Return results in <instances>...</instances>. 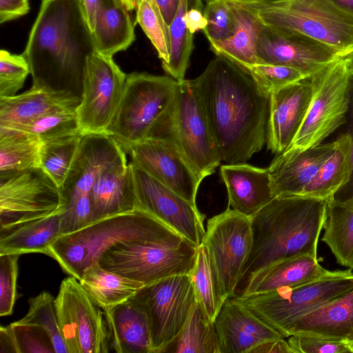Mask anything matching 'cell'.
<instances>
[{
  "mask_svg": "<svg viewBox=\"0 0 353 353\" xmlns=\"http://www.w3.org/2000/svg\"><path fill=\"white\" fill-rule=\"evenodd\" d=\"M79 282L103 310L129 300L143 286L139 282L103 268L98 262L84 270Z\"/></svg>",
  "mask_w": 353,
  "mask_h": 353,
  "instance_id": "34",
  "label": "cell"
},
{
  "mask_svg": "<svg viewBox=\"0 0 353 353\" xmlns=\"http://www.w3.org/2000/svg\"><path fill=\"white\" fill-rule=\"evenodd\" d=\"M137 208L141 210L196 247L205 232L204 216L174 190L132 165Z\"/></svg>",
  "mask_w": 353,
  "mask_h": 353,
  "instance_id": "16",
  "label": "cell"
},
{
  "mask_svg": "<svg viewBox=\"0 0 353 353\" xmlns=\"http://www.w3.org/2000/svg\"><path fill=\"white\" fill-rule=\"evenodd\" d=\"M125 156L120 144L109 134H84L65 181L59 188L64 210L90 205L91 190L100 172Z\"/></svg>",
  "mask_w": 353,
  "mask_h": 353,
  "instance_id": "18",
  "label": "cell"
},
{
  "mask_svg": "<svg viewBox=\"0 0 353 353\" xmlns=\"http://www.w3.org/2000/svg\"><path fill=\"white\" fill-rule=\"evenodd\" d=\"M201 103L221 161L245 163L266 143L270 95L250 71L215 56L190 80Z\"/></svg>",
  "mask_w": 353,
  "mask_h": 353,
  "instance_id": "1",
  "label": "cell"
},
{
  "mask_svg": "<svg viewBox=\"0 0 353 353\" xmlns=\"http://www.w3.org/2000/svg\"><path fill=\"white\" fill-rule=\"evenodd\" d=\"M332 272L323 268L317 256L310 254L293 256L273 264L254 275L242 285L237 296L295 287L328 276Z\"/></svg>",
  "mask_w": 353,
  "mask_h": 353,
  "instance_id": "27",
  "label": "cell"
},
{
  "mask_svg": "<svg viewBox=\"0 0 353 353\" xmlns=\"http://www.w3.org/2000/svg\"><path fill=\"white\" fill-rule=\"evenodd\" d=\"M18 254L0 255V316L12 313L17 299Z\"/></svg>",
  "mask_w": 353,
  "mask_h": 353,
  "instance_id": "47",
  "label": "cell"
},
{
  "mask_svg": "<svg viewBox=\"0 0 353 353\" xmlns=\"http://www.w3.org/2000/svg\"><path fill=\"white\" fill-rule=\"evenodd\" d=\"M84 20L92 32L102 0H77Z\"/></svg>",
  "mask_w": 353,
  "mask_h": 353,
  "instance_id": "51",
  "label": "cell"
},
{
  "mask_svg": "<svg viewBox=\"0 0 353 353\" xmlns=\"http://www.w3.org/2000/svg\"><path fill=\"white\" fill-rule=\"evenodd\" d=\"M204 14L208 24L203 30L209 42L224 40L234 32L236 21L228 0H205Z\"/></svg>",
  "mask_w": 353,
  "mask_h": 353,
  "instance_id": "43",
  "label": "cell"
},
{
  "mask_svg": "<svg viewBox=\"0 0 353 353\" xmlns=\"http://www.w3.org/2000/svg\"><path fill=\"white\" fill-rule=\"evenodd\" d=\"M28 303V313L19 321L41 326L48 334L55 353H68L59 327L55 298L48 292H42L30 298Z\"/></svg>",
  "mask_w": 353,
  "mask_h": 353,
  "instance_id": "41",
  "label": "cell"
},
{
  "mask_svg": "<svg viewBox=\"0 0 353 353\" xmlns=\"http://www.w3.org/2000/svg\"><path fill=\"white\" fill-rule=\"evenodd\" d=\"M323 241L341 265L353 269V195L327 201Z\"/></svg>",
  "mask_w": 353,
  "mask_h": 353,
  "instance_id": "33",
  "label": "cell"
},
{
  "mask_svg": "<svg viewBox=\"0 0 353 353\" xmlns=\"http://www.w3.org/2000/svg\"><path fill=\"white\" fill-rule=\"evenodd\" d=\"M349 70L353 76V52L345 57Z\"/></svg>",
  "mask_w": 353,
  "mask_h": 353,
  "instance_id": "58",
  "label": "cell"
},
{
  "mask_svg": "<svg viewBox=\"0 0 353 353\" xmlns=\"http://www.w3.org/2000/svg\"><path fill=\"white\" fill-rule=\"evenodd\" d=\"M62 212L0 232V255L42 253L61 235Z\"/></svg>",
  "mask_w": 353,
  "mask_h": 353,
  "instance_id": "31",
  "label": "cell"
},
{
  "mask_svg": "<svg viewBox=\"0 0 353 353\" xmlns=\"http://www.w3.org/2000/svg\"><path fill=\"white\" fill-rule=\"evenodd\" d=\"M83 136L79 132L41 143L40 168L59 188L65 181Z\"/></svg>",
  "mask_w": 353,
  "mask_h": 353,
  "instance_id": "38",
  "label": "cell"
},
{
  "mask_svg": "<svg viewBox=\"0 0 353 353\" xmlns=\"http://www.w3.org/2000/svg\"><path fill=\"white\" fill-rule=\"evenodd\" d=\"M288 342L294 353H353L352 345L340 341L292 335Z\"/></svg>",
  "mask_w": 353,
  "mask_h": 353,
  "instance_id": "48",
  "label": "cell"
},
{
  "mask_svg": "<svg viewBox=\"0 0 353 353\" xmlns=\"http://www.w3.org/2000/svg\"><path fill=\"white\" fill-rule=\"evenodd\" d=\"M10 130L30 134L39 138L41 142L81 132L77 108L54 111L25 125Z\"/></svg>",
  "mask_w": 353,
  "mask_h": 353,
  "instance_id": "40",
  "label": "cell"
},
{
  "mask_svg": "<svg viewBox=\"0 0 353 353\" xmlns=\"http://www.w3.org/2000/svg\"><path fill=\"white\" fill-rule=\"evenodd\" d=\"M235 17L234 33L228 38L209 42L210 50L245 68L258 63L256 43L261 22L248 9L228 0Z\"/></svg>",
  "mask_w": 353,
  "mask_h": 353,
  "instance_id": "32",
  "label": "cell"
},
{
  "mask_svg": "<svg viewBox=\"0 0 353 353\" xmlns=\"http://www.w3.org/2000/svg\"><path fill=\"white\" fill-rule=\"evenodd\" d=\"M147 1H148L154 7V8L160 12L155 0H147Z\"/></svg>",
  "mask_w": 353,
  "mask_h": 353,
  "instance_id": "59",
  "label": "cell"
},
{
  "mask_svg": "<svg viewBox=\"0 0 353 353\" xmlns=\"http://www.w3.org/2000/svg\"><path fill=\"white\" fill-rule=\"evenodd\" d=\"M130 163L196 206L203 179L169 138L151 137L121 146Z\"/></svg>",
  "mask_w": 353,
  "mask_h": 353,
  "instance_id": "17",
  "label": "cell"
},
{
  "mask_svg": "<svg viewBox=\"0 0 353 353\" xmlns=\"http://www.w3.org/2000/svg\"><path fill=\"white\" fill-rule=\"evenodd\" d=\"M63 210L59 188L40 168L0 176V232Z\"/></svg>",
  "mask_w": 353,
  "mask_h": 353,
  "instance_id": "14",
  "label": "cell"
},
{
  "mask_svg": "<svg viewBox=\"0 0 353 353\" xmlns=\"http://www.w3.org/2000/svg\"><path fill=\"white\" fill-rule=\"evenodd\" d=\"M214 323L221 353H251L266 341L283 337L234 296L224 301Z\"/></svg>",
  "mask_w": 353,
  "mask_h": 353,
  "instance_id": "21",
  "label": "cell"
},
{
  "mask_svg": "<svg viewBox=\"0 0 353 353\" xmlns=\"http://www.w3.org/2000/svg\"><path fill=\"white\" fill-rule=\"evenodd\" d=\"M351 270L333 271L328 276L295 287L234 298L288 338V330L296 321L353 288Z\"/></svg>",
  "mask_w": 353,
  "mask_h": 353,
  "instance_id": "7",
  "label": "cell"
},
{
  "mask_svg": "<svg viewBox=\"0 0 353 353\" xmlns=\"http://www.w3.org/2000/svg\"><path fill=\"white\" fill-rule=\"evenodd\" d=\"M327 201L275 197L250 216L253 246L240 284L283 260L302 254L316 256Z\"/></svg>",
  "mask_w": 353,
  "mask_h": 353,
  "instance_id": "3",
  "label": "cell"
},
{
  "mask_svg": "<svg viewBox=\"0 0 353 353\" xmlns=\"http://www.w3.org/2000/svg\"><path fill=\"white\" fill-rule=\"evenodd\" d=\"M162 352L221 353L214 323L196 301L178 335Z\"/></svg>",
  "mask_w": 353,
  "mask_h": 353,
  "instance_id": "35",
  "label": "cell"
},
{
  "mask_svg": "<svg viewBox=\"0 0 353 353\" xmlns=\"http://www.w3.org/2000/svg\"><path fill=\"white\" fill-rule=\"evenodd\" d=\"M164 137L176 144L203 179L212 174L221 161L205 114L190 80L178 81Z\"/></svg>",
  "mask_w": 353,
  "mask_h": 353,
  "instance_id": "11",
  "label": "cell"
},
{
  "mask_svg": "<svg viewBox=\"0 0 353 353\" xmlns=\"http://www.w3.org/2000/svg\"><path fill=\"white\" fill-rule=\"evenodd\" d=\"M184 22L187 30L192 35L199 30H203L208 21L203 6H193L186 12Z\"/></svg>",
  "mask_w": 353,
  "mask_h": 353,
  "instance_id": "50",
  "label": "cell"
},
{
  "mask_svg": "<svg viewBox=\"0 0 353 353\" xmlns=\"http://www.w3.org/2000/svg\"><path fill=\"white\" fill-rule=\"evenodd\" d=\"M92 222L137 209L132 165L127 156L105 166L90 192Z\"/></svg>",
  "mask_w": 353,
  "mask_h": 353,
  "instance_id": "23",
  "label": "cell"
},
{
  "mask_svg": "<svg viewBox=\"0 0 353 353\" xmlns=\"http://www.w3.org/2000/svg\"><path fill=\"white\" fill-rule=\"evenodd\" d=\"M234 1H243V0H234Z\"/></svg>",
  "mask_w": 353,
  "mask_h": 353,
  "instance_id": "60",
  "label": "cell"
},
{
  "mask_svg": "<svg viewBox=\"0 0 353 353\" xmlns=\"http://www.w3.org/2000/svg\"><path fill=\"white\" fill-rule=\"evenodd\" d=\"M92 34L77 0H42L23 53L32 85L80 98L86 59L95 52Z\"/></svg>",
  "mask_w": 353,
  "mask_h": 353,
  "instance_id": "2",
  "label": "cell"
},
{
  "mask_svg": "<svg viewBox=\"0 0 353 353\" xmlns=\"http://www.w3.org/2000/svg\"><path fill=\"white\" fill-rule=\"evenodd\" d=\"M124 6L128 11L137 10L141 0H117Z\"/></svg>",
  "mask_w": 353,
  "mask_h": 353,
  "instance_id": "57",
  "label": "cell"
},
{
  "mask_svg": "<svg viewBox=\"0 0 353 353\" xmlns=\"http://www.w3.org/2000/svg\"><path fill=\"white\" fill-rule=\"evenodd\" d=\"M284 337L266 341L256 347L251 353H294L288 341Z\"/></svg>",
  "mask_w": 353,
  "mask_h": 353,
  "instance_id": "52",
  "label": "cell"
},
{
  "mask_svg": "<svg viewBox=\"0 0 353 353\" xmlns=\"http://www.w3.org/2000/svg\"><path fill=\"white\" fill-rule=\"evenodd\" d=\"M256 55L258 63L291 67L309 79L344 57L319 42L288 35L262 23L257 39Z\"/></svg>",
  "mask_w": 353,
  "mask_h": 353,
  "instance_id": "19",
  "label": "cell"
},
{
  "mask_svg": "<svg viewBox=\"0 0 353 353\" xmlns=\"http://www.w3.org/2000/svg\"><path fill=\"white\" fill-rule=\"evenodd\" d=\"M110 347L118 353H152L149 322L132 298L103 310Z\"/></svg>",
  "mask_w": 353,
  "mask_h": 353,
  "instance_id": "28",
  "label": "cell"
},
{
  "mask_svg": "<svg viewBox=\"0 0 353 353\" xmlns=\"http://www.w3.org/2000/svg\"><path fill=\"white\" fill-rule=\"evenodd\" d=\"M148 318L152 353H161L178 335L196 302L189 274L144 285L132 297Z\"/></svg>",
  "mask_w": 353,
  "mask_h": 353,
  "instance_id": "13",
  "label": "cell"
},
{
  "mask_svg": "<svg viewBox=\"0 0 353 353\" xmlns=\"http://www.w3.org/2000/svg\"><path fill=\"white\" fill-rule=\"evenodd\" d=\"M352 78L343 57L310 79L311 100L288 148L304 150L319 145L347 122Z\"/></svg>",
  "mask_w": 353,
  "mask_h": 353,
  "instance_id": "8",
  "label": "cell"
},
{
  "mask_svg": "<svg viewBox=\"0 0 353 353\" xmlns=\"http://www.w3.org/2000/svg\"><path fill=\"white\" fill-rule=\"evenodd\" d=\"M292 335L340 341L353 346V288L296 321Z\"/></svg>",
  "mask_w": 353,
  "mask_h": 353,
  "instance_id": "25",
  "label": "cell"
},
{
  "mask_svg": "<svg viewBox=\"0 0 353 353\" xmlns=\"http://www.w3.org/2000/svg\"><path fill=\"white\" fill-rule=\"evenodd\" d=\"M196 301L201 307L206 317L214 320L222 306L217 285L210 262L204 246L197 247L194 266L189 274Z\"/></svg>",
  "mask_w": 353,
  "mask_h": 353,
  "instance_id": "39",
  "label": "cell"
},
{
  "mask_svg": "<svg viewBox=\"0 0 353 353\" xmlns=\"http://www.w3.org/2000/svg\"><path fill=\"white\" fill-rule=\"evenodd\" d=\"M251 217L228 208L208 219L201 244L224 301L235 296L253 246Z\"/></svg>",
  "mask_w": 353,
  "mask_h": 353,
  "instance_id": "9",
  "label": "cell"
},
{
  "mask_svg": "<svg viewBox=\"0 0 353 353\" xmlns=\"http://www.w3.org/2000/svg\"><path fill=\"white\" fill-rule=\"evenodd\" d=\"M347 121H348V130L347 133L350 135L352 142V162H353V89L352 88L351 91V97H350V109L347 115ZM351 181H353V172L352 175Z\"/></svg>",
  "mask_w": 353,
  "mask_h": 353,
  "instance_id": "55",
  "label": "cell"
},
{
  "mask_svg": "<svg viewBox=\"0 0 353 353\" xmlns=\"http://www.w3.org/2000/svg\"><path fill=\"white\" fill-rule=\"evenodd\" d=\"M163 21L169 30L178 8L179 0H155Z\"/></svg>",
  "mask_w": 353,
  "mask_h": 353,
  "instance_id": "53",
  "label": "cell"
},
{
  "mask_svg": "<svg viewBox=\"0 0 353 353\" xmlns=\"http://www.w3.org/2000/svg\"><path fill=\"white\" fill-rule=\"evenodd\" d=\"M131 242L180 245L188 242L148 213L133 211L106 217L74 232L61 234L50 247L53 258L70 276L84 270L114 245Z\"/></svg>",
  "mask_w": 353,
  "mask_h": 353,
  "instance_id": "4",
  "label": "cell"
},
{
  "mask_svg": "<svg viewBox=\"0 0 353 353\" xmlns=\"http://www.w3.org/2000/svg\"><path fill=\"white\" fill-rule=\"evenodd\" d=\"M247 69L269 95L288 85L309 79L299 70L282 65L257 63Z\"/></svg>",
  "mask_w": 353,
  "mask_h": 353,
  "instance_id": "44",
  "label": "cell"
},
{
  "mask_svg": "<svg viewBox=\"0 0 353 353\" xmlns=\"http://www.w3.org/2000/svg\"><path fill=\"white\" fill-rule=\"evenodd\" d=\"M193 6H203L202 0H179L176 15L169 26L170 55L163 70L178 81L185 79L194 50L193 35L186 29L184 17Z\"/></svg>",
  "mask_w": 353,
  "mask_h": 353,
  "instance_id": "37",
  "label": "cell"
},
{
  "mask_svg": "<svg viewBox=\"0 0 353 353\" xmlns=\"http://www.w3.org/2000/svg\"><path fill=\"white\" fill-rule=\"evenodd\" d=\"M17 353L14 339L8 326L0 327V353Z\"/></svg>",
  "mask_w": 353,
  "mask_h": 353,
  "instance_id": "54",
  "label": "cell"
},
{
  "mask_svg": "<svg viewBox=\"0 0 353 353\" xmlns=\"http://www.w3.org/2000/svg\"><path fill=\"white\" fill-rule=\"evenodd\" d=\"M79 102L70 92L32 85L19 94L0 97V128H15L54 111L77 108Z\"/></svg>",
  "mask_w": 353,
  "mask_h": 353,
  "instance_id": "26",
  "label": "cell"
},
{
  "mask_svg": "<svg viewBox=\"0 0 353 353\" xmlns=\"http://www.w3.org/2000/svg\"><path fill=\"white\" fill-rule=\"evenodd\" d=\"M178 81L146 72L127 74L122 97L106 134L121 146L164 137L174 105Z\"/></svg>",
  "mask_w": 353,
  "mask_h": 353,
  "instance_id": "6",
  "label": "cell"
},
{
  "mask_svg": "<svg viewBox=\"0 0 353 353\" xmlns=\"http://www.w3.org/2000/svg\"><path fill=\"white\" fill-rule=\"evenodd\" d=\"M8 327L17 353H55L48 334L41 326L18 321Z\"/></svg>",
  "mask_w": 353,
  "mask_h": 353,
  "instance_id": "46",
  "label": "cell"
},
{
  "mask_svg": "<svg viewBox=\"0 0 353 353\" xmlns=\"http://www.w3.org/2000/svg\"><path fill=\"white\" fill-rule=\"evenodd\" d=\"M312 88L310 79L288 85L270 95L268 150L281 154L291 145L306 114Z\"/></svg>",
  "mask_w": 353,
  "mask_h": 353,
  "instance_id": "20",
  "label": "cell"
},
{
  "mask_svg": "<svg viewBox=\"0 0 353 353\" xmlns=\"http://www.w3.org/2000/svg\"><path fill=\"white\" fill-rule=\"evenodd\" d=\"M259 1L261 6L232 1L284 34L315 41L344 57L353 52V14L331 0Z\"/></svg>",
  "mask_w": 353,
  "mask_h": 353,
  "instance_id": "5",
  "label": "cell"
},
{
  "mask_svg": "<svg viewBox=\"0 0 353 353\" xmlns=\"http://www.w3.org/2000/svg\"><path fill=\"white\" fill-rule=\"evenodd\" d=\"M126 77L112 57L97 51L88 55L77 108L79 129L83 135L106 134L119 105Z\"/></svg>",
  "mask_w": 353,
  "mask_h": 353,
  "instance_id": "15",
  "label": "cell"
},
{
  "mask_svg": "<svg viewBox=\"0 0 353 353\" xmlns=\"http://www.w3.org/2000/svg\"><path fill=\"white\" fill-rule=\"evenodd\" d=\"M197 247L189 242L172 245L150 242L120 243L105 251L97 262L103 268L144 285L181 274H190Z\"/></svg>",
  "mask_w": 353,
  "mask_h": 353,
  "instance_id": "10",
  "label": "cell"
},
{
  "mask_svg": "<svg viewBox=\"0 0 353 353\" xmlns=\"http://www.w3.org/2000/svg\"><path fill=\"white\" fill-rule=\"evenodd\" d=\"M41 143L30 134L0 128V176L40 168Z\"/></svg>",
  "mask_w": 353,
  "mask_h": 353,
  "instance_id": "36",
  "label": "cell"
},
{
  "mask_svg": "<svg viewBox=\"0 0 353 353\" xmlns=\"http://www.w3.org/2000/svg\"><path fill=\"white\" fill-rule=\"evenodd\" d=\"M129 12L117 0H102L92 32L97 52L112 57L134 42V23Z\"/></svg>",
  "mask_w": 353,
  "mask_h": 353,
  "instance_id": "30",
  "label": "cell"
},
{
  "mask_svg": "<svg viewBox=\"0 0 353 353\" xmlns=\"http://www.w3.org/2000/svg\"><path fill=\"white\" fill-rule=\"evenodd\" d=\"M339 7L353 14V0H331Z\"/></svg>",
  "mask_w": 353,
  "mask_h": 353,
  "instance_id": "56",
  "label": "cell"
},
{
  "mask_svg": "<svg viewBox=\"0 0 353 353\" xmlns=\"http://www.w3.org/2000/svg\"><path fill=\"white\" fill-rule=\"evenodd\" d=\"M55 304L68 353L110 351V334L104 312L77 278L70 276L62 281Z\"/></svg>",
  "mask_w": 353,
  "mask_h": 353,
  "instance_id": "12",
  "label": "cell"
},
{
  "mask_svg": "<svg viewBox=\"0 0 353 353\" xmlns=\"http://www.w3.org/2000/svg\"><path fill=\"white\" fill-rule=\"evenodd\" d=\"M29 9L28 0H0V23L23 16Z\"/></svg>",
  "mask_w": 353,
  "mask_h": 353,
  "instance_id": "49",
  "label": "cell"
},
{
  "mask_svg": "<svg viewBox=\"0 0 353 353\" xmlns=\"http://www.w3.org/2000/svg\"><path fill=\"white\" fill-rule=\"evenodd\" d=\"M353 172L352 142L346 132L334 141L332 154L297 197L329 200L351 181Z\"/></svg>",
  "mask_w": 353,
  "mask_h": 353,
  "instance_id": "29",
  "label": "cell"
},
{
  "mask_svg": "<svg viewBox=\"0 0 353 353\" xmlns=\"http://www.w3.org/2000/svg\"><path fill=\"white\" fill-rule=\"evenodd\" d=\"M136 11V22L156 49L162 65L165 64L170 55V39L161 13L147 0H141Z\"/></svg>",
  "mask_w": 353,
  "mask_h": 353,
  "instance_id": "42",
  "label": "cell"
},
{
  "mask_svg": "<svg viewBox=\"0 0 353 353\" xmlns=\"http://www.w3.org/2000/svg\"><path fill=\"white\" fill-rule=\"evenodd\" d=\"M226 186L228 208L252 216L274 198L268 168H261L245 163L221 167Z\"/></svg>",
  "mask_w": 353,
  "mask_h": 353,
  "instance_id": "24",
  "label": "cell"
},
{
  "mask_svg": "<svg viewBox=\"0 0 353 353\" xmlns=\"http://www.w3.org/2000/svg\"><path fill=\"white\" fill-rule=\"evenodd\" d=\"M30 74L29 63L22 54L0 51V97L14 96Z\"/></svg>",
  "mask_w": 353,
  "mask_h": 353,
  "instance_id": "45",
  "label": "cell"
},
{
  "mask_svg": "<svg viewBox=\"0 0 353 353\" xmlns=\"http://www.w3.org/2000/svg\"><path fill=\"white\" fill-rule=\"evenodd\" d=\"M334 141L304 150L288 148L268 167L273 195L297 197L332 154Z\"/></svg>",
  "mask_w": 353,
  "mask_h": 353,
  "instance_id": "22",
  "label": "cell"
}]
</instances>
